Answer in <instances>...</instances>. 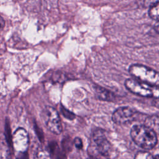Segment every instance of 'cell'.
Masks as SVG:
<instances>
[{
	"label": "cell",
	"instance_id": "6da1fadb",
	"mask_svg": "<svg viewBox=\"0 0 159 159\" xmlns=\"http://www.w3.org/2000/svg\"><path fill=\"white\" fill-rule=\"evenodd\" d=\"M130 137L138 147L146 150L154 148L158 142L156 132L145 124L134 125L130 130Z\"/></svg>",
	"mask_w": 159,
	"mask_h": 159
},
{
	"label": "cell",
	"instance_id": "7a4b0ae2",
	"mask_svg": "<svg viewBox=\"0 0 159 159\" xmlns=\"http://www.w3.org/2000/svg\"><path fill=\"white\" fill-rule=\"evenodd\" d=\"M134 78L153 86H158V73L155 70L141 64H132L129 68Z\"/></svg>",
	"mask_w": 159,
	"mask_h": 159
},
{
	"label": "cell",
	"instance_id": "3957f363",
	"mask_svg": "<svg viewBox=\"0 0 159 159\" xmlns=\"http://www.w3.org/2000/svg\"><path fill=\"white\" fill-rule=\"evenodd\" d=\"M125 88L134 94L145 98H156L158 96V88L140 81L135 78H128L125 81Z\"/></svg>",
	"mask_w": 159,
	"mask_h": 159
},
{
	"label": "cell",
	"instance_id": "277c9868",
	"mask_svg": "<svg viewBox=\"0 0 159 159\" xmlns=\"http://www.w3.org/2000/svg\"><path fill=\"white\" fill-rule=\"evenodd\" d=\"M42 119L46 127L52 133L59 135L62 132V125L58 111L52 106H46L42 112Z\"/></svg>",
	"mask_w": 159,
	"mask_h": 159
},
{
	"label": "cell",
	"instance_id": "5b68a950",
	"mask_svg": "<svg viewBox=\"0 0 159 159\" xmlns=\"http://www.w3.org/2000/svg\"><path fill=\"white\" fill-rule=\"evenodd\" d=\"M140 113L129 106H122L116 109L112 115V121L117 125H126L139 118Z\"/></svg>",
	"mask_w": 159,
	"mask_h": 159
},
{
	"label": "cell",
	"instance_id": "8992f818",
	"mask_svg": "<svg viewBox=\"0 0 159 159\" xmlns=\"http://www.w3.org/2000/svg\"><path fill=\"white\" fill-rule=\"evenodd\" d=\"M12 147L19 155L25 153L28 149L29 139L27 132L24 128H18L12 137Z\"/></svg>",
	"mask_w": 159,
	"mask_h": 159
},
{
	"label": "cell",
	"instance_id": "52a82bcc",
	"mask_svg": "<svg viewBox=\"0 0 159 159\" xmlns=\"http://www.w3.org/2000/svg\"><path fill=\"white\" fill-rule=\"evenodd\" d=\"M93 139L96 145V148L99 155L108 157L111 152V145L107 140L104 130L96 129L93 133Z\"/></svg>",
	"mask_w": 159,
	"mask_h": 159
},
{
	"label": "cell",
	"instance_id": "ba28073f",
	"mask_svg": "<svg viewBox=\"0 0 159 159\" xmlns=\"http://www.w3.org/2000/svg\"><path fill=\"white\" fill-rule=\"evenodd\" d=\"M96 91V94L98 96V98L102 99V100L111 101L113 99V94L106 89L102 88L101 87H98L95 89Z\"/></svg>",
	"mask_w": 159,
	"mask_h": 159
},
{
	"label": "cell",
	"instance_id": "9c48e42d",
	"mask_svg": "<svg viewBox=\"0 0 159 159\" xmlns=\"http://www.w3.org/2000/svg\"><path fill=\"white\" fill-rule=\"evenodd\" d=\"M158 12H159L158 3L149 7L148 15L151 19H152L156 21L158 20V16H159Z\"/></svg>",
	"mask_w": 159,
	"mask_h": 159
},
{
	"label": "cell",
	"instance_id": "30bf717a",
	"mask_svg": "<svg viewBox=\"0 0 159 159\" xmlns=\"http://www.w3.org/2000/svg\"><path fill=\"white\" fill-rule=\"evenodd\" d=\"M3 155H6V158L7 157L8 148L5 139H0V158H4Z\"/></svg>",
	"mask_w": 159,
	"mask_h": 159
},
{
	"label": "cell",
	"instance_id": "8fae6325",
	"mask_svg": "<svg viewBox=\"0 0 159 159\" xmlns=\"http://www.w3.org/2000/svg\"><path fill=\"white\" fill-rule=\"evenodd\" d=\"M135 158L150 159V158H153V156L147 151H139L135 154Z\"/></svg>",
	"mask_w": 159,
	"mask_h": 159
},
{
	"label": "cell",
	"instance_id": "7c38bea8",
	"mask_svg": "<svg viewBox=\"0 0 159 159\" xmlns=\"http://www.w3.org/2000/svg\"><path fill=\"white\" fill-rule=\"evenodd\" d=\"M158 3V0H140L139 4L143 7H150Z\"/></svg>",
	"mask_w": 159,
	"mask_h": 159
},
{
	"label": "cell",
	"instance_id": "4fadbf2b",
	"mask_svg": "<svg viewBox=\"0 0 159 159\" xmlns=\"http://www.w3.org/2000/svg\"><path fill=\"white\" fill-rule=\"evenodd\" d=\"M61 112L63 114L64 117H65L66 118L70 120H73L75 117V115L73 113L67 110L66 108L63 107L62 106H61Z\"/></svg>",
	"mask_w": 159,
	"mask_h": 159
},
{
	"label": "cell",
	"instance_id": "5bb4252c",
	"mask_svg": "<svg viewBox=\"0 0 159 159\" xmlns=\"http://www.w3.org/2000/svg\"><path fill=\"white\" fill-rule=\"evenodd\" d=\"M74 145L77 149H78V150L82 149L83 142H82L81 139L80 137H75L74 139Z\"/></svg>",
	"mask_w": 159,
	"mask_h": 159
},
{
	"label": "cell",
	"instance_id": "9a60e30c",
	"mask_svg": "<svg viewBox=\"0 0 159 159\" xmlns=\"http://www.w3.org/2000/svg\"><path fill=\"white\" fill-rule=\"evenodd\" d=\"M5 26V20L4 19L0 16V30H2Z\"/></svg>",
	"mask_w": 159,
	"mask_h": 159
}]
</instances>
